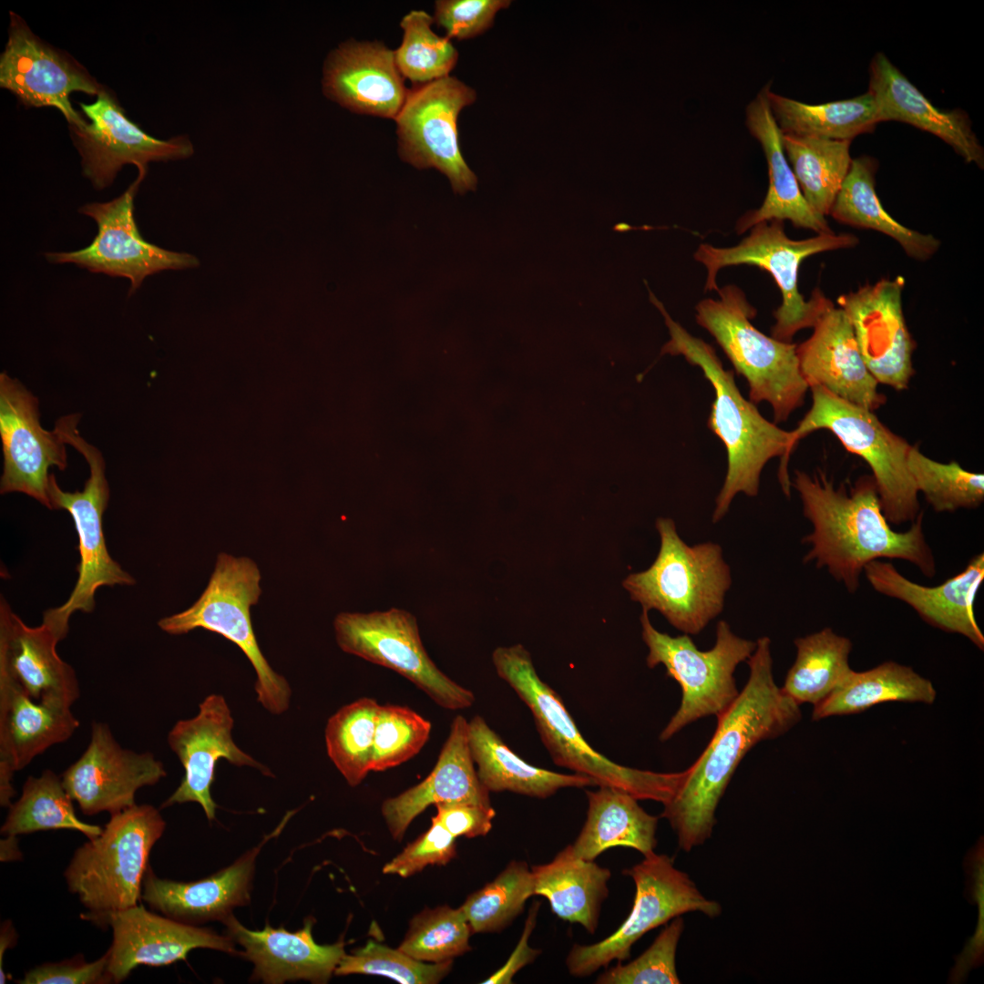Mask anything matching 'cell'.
<instances>
[{
	"label": "cell",
	"instance_id": "obj_31",
	"mask_svg": "<svg viewBox=\"0 0 984 984\" xmlns=\"http://www.w3.org/2000/svg\"><path fill=\"white\" fill-rule=\"evenodd\" d=\"M222 921L229 937L243 947L242 956L254 964L253 979L265 983L296 979L325 983L345 955L342 940L333 945L314 942L312 918L293 933L269 925L250 930L231 915Z\"/></svg>",
	"mask_w": 984,
	"mask_h": 984
},
{
	"label": "cell",
	"instance_id": "obj_37",
	"mask_svg": "<svg viewBox=\"0 0 984 984\" xmlns=\"http://www.w3.org/2000/svg\"><path fill=\"white\" fill-rule=\"evenodd\" d=\"M877 167L872 157L854 159L829 215L843 224L882 232L897 241L911 258L928 260L937 252L939 241L905 227L887 212L875 189Z\"/></svg>",
	"mask_w": 984,
	"mask_h": 984
},
{
	"label": "cell",
	"instance_id": "obj_53",
	"mask_svg": "<svg viewBox=\"0 0 984 984\" xmlns=\"http://www.w3.org/2000/svg\"><path fill=\"white\" fill-rule=\"evenodd\" d=\"M108 955L87 962L73 958L56 963H45L27 971L19 984H104L112 983L108 973Z\"/></svg>",
	"mask_w": 984,
	"mask_h": 984
},
{
	"label": "cell",
	"instance_id": "obj_48",
	"mask_svg": "<svg viewBox=\"0 0 984 984\" xmlns=\"http://www.w3.org/2000/svg\"><path fill=\"white\" fill-rule=\"evenodd\" d=\"M452 960L428 963L417 960L399 948L369 940L363 948L345 954L336 975L367 974L390 978L402 984H436L451 970Z\"/></svg>",
	"mask_w": 984,
	"mask_h": 984
},
{
	"label": "cell",
	"instance_id": "obj_1",
	"mask_svg": "<svg viewBox=\"0 0 984 984\" xmlns=\"http://www.w3.org/2000/svg\"><path fill=\"white\" fill-rule=\"evenodd\" d=\"M747 663L749 678L732 705L717 718V727L673 797L663 805L667 819L685 852L703 844L715 825V811L736 768L758 743L777 738L802 717L800 705L773 675L771 641L764 636Z\"/></svg>",
	"mask_w": 984,
	"mask_h": 984
},
{
	"label": "cell",
	"instance_id": "obj_17",
	"mask_svg": "<svg viewBox=\"0 0 984 984\" xmlns=\"http://www.w3.org/2000/svg\"><path fill=\"white\" fill-rule=\"evenodd\" d=\"M0 86L26 107L58 109L69 128H77L87 121L73 108L71 94L97 96L105 89L70 56L37 37L14 12L0 56Z\"/></svg>",
	"mask_w": 984,
	"mask_h": 984
},
{
	"label": "cell",
	"instance_id": "obj_30",
	"mask_svg": "<svg viewBox=\"0 0 984 984\" xmlns=\"http://www.w3.org/2000/svg\"><path fill=\"white\" fill-rule=\"evenodd\" d=\"M867 91L875 99L878 122L900 121L929 132L949 145L967 163L983 169L984 149L968 114L935 107L881 52L871 60Z\"/></svg>",
	"mask_w": 984,
	"mask_h": 984
},
{
	"label": "cell",
	"instance_id": "obj_50",
	"mask_svg": "<svg viewBox=\"0 0 984 984\" xmlns=\"http://www.w3.org/2000/svg\"><path fill=\"white\" fill-rule=\"evenodd\" d=\"M684 923L677 917L639 958L626 965L618 964L602 973L600 984H678L676 950Z\"/></svg>",
	"mask_w": 984,
	"mask_h": 984
},
{
	"label": "cell",
	"instance_id": "obj_18",
	"mask_svg": "<svg viewBox=\"0 0 984 984\" xmlns=\"http://www.w3.org/2000/svg\"><path fill=\"white\" fill-rule=\"evenodd\" d=\"M39 401L17 379L0 374L1 494L21 492L52 509L49 468L67 466L66 444L39 421Z\"/></svg>",
	"mask_w": 984,
	"mask_h": 984
},
{
	"label": "cell",
	"instance_id": "obj_15",
	"mask_svg": "<svg viewBox=\"0 0 984 984\" xmlns=\"http://www.w3.org/2000/svg\"><path fill=\"white\" fill-rule=\"evenodd\" d=\"M476 91L455 77L415 86L395 117L401 159L417 169L445 174L455 193L475 190L477 178L459 147L457 118L476 101Z\"/></svg>",
	"mask_w": 984,
	"mask_h": 984
},
{
	"label": "cell",
	"instance_id": "obj_56",
	"mask_svg": "<svg viewBox=\"0 0 984 984\" xmlns=\"http://www.w3.org/2000/svg\"><path fill=\"white\" fill-rule=\"evenodd\" d=\"M17 934L11 921L6 920L1 926L0 932V983L6 981L5 973L3 970V958L5 951L15 945Z\"/></svg>",
	"mask_w": 984,
	"mask_h": 984
},
{
	"label": "cell",
	"instance_id": "obj_52",
	"mask_svg": "<svg viewBox=\"0 0 984 984\" xmlns=\"http://www.w3.org/2000/svg\"><path fill=\"white\" fill-rule=\"evenodd\" d=\"M455 838L432 817L431 826L386 863L383 873L408 877L427 866L446 865L456 856Z\"/></svg>",
	"mask_w": 984,
	"mask_h": 984
},
{
	"label": "cell",
	"instance_id": "obj_4",
	"mask_svg": "<svg viewBox=\"0 0 984 984\" xmlns=\"http://www.w3.org/2000/svg\"><path fill=\"white\" fill-rule=\"evenodd\" d=\"M492 661L497 675L531 712L540 739L556 764L590 777L598 786L620 789L638 800L664 805L676 794L686 770L657 773L631 768L596 751L580 733L561 697L538 676L529 652L521 644L497 648Z\"/></svg>",
	"mask_w": 984,
	"mask_h": 984
},
{
	"label": "cell",
	"instance_id": "obj_22",
	"mask_svg": "<svg viewBox=\"0 0 984 984\" xmlns=\"http://www.w3.org/2000/svg\"><path fill=\"white\" fill-rule=\"evenodd\" d=\"M233 718L225 699L219 694L207 696L199 706V712L190 719L175 723L168 735L170 749L179 759L184 777L174 793L162 804L198 803L207 818H215L216 804L210 794L215 768L220 759L238 766H251L264 775L271 771L241 751L233 742Z\"/></svg>",
	"mask_w": 984,
	"mask_h": 984
},
{
	"label": "cell",
	"instance_id": "obj_27",
	"mask_svg": "<svg viewBox=\"0 0 984 984\" xmlns=\"http://www.w3.org/2000/svg\"><path fill=\"white\" fill-rule=\"evenodd\" d=\"M813 328V334L796 344L800 371L809 388L820 385L871 411L884 405L887 398L862 358L846 313L833 306Z\"/></svg>",
	"mask_w": 984,
	"mask_h": 984
},
{
	"label": "cell",
	"instance_id": "obj_9",
	"mask_svg": "<svg viewBox=\"0 0 984 984\" xmlns=\"http://www.w3.org/2000/svg\"><path fill=\"white\" fill-rule=\"evenodd\" d=\"M80 416L79 414L61 416L54 429L65 444L75 447L87 462L89 477L84 489L75 492L62 490L54 474L50 475L48 484L52 509H65L70 514L78 538L80 560L77 566L76 585L64 604L47 610L43 615V620L66 636L69 630V619L75 611H93L95 593L98 588L136 583V579L108 551L102 526L103 514L109 499L106 464L101 452L80 436L77 430Z\"/></svg>",
	"mask_w": 984,
	"mask_h": 984
},
{
	"label": "cell",
	"instance_id": "obj_24",
	"mask_svg": "<svg viewBox=\"0 0 984 984\" xmlns=\"http://www.w3.org/2000/svg\"><path fill=\"white\" fill-rule=\"evenodd\" d=\"M65 637L46 621L29 627L5 599L0 603V672L18 682L35 701L71 708L78 699L74 669L56 652Z\"/></svg>",
	"mask_w": 984,
	"mask_h": 984
},
{
	"label": "cell",
	"instance_id": "obj_3",
	"mask_svg": "<svg viewBox=\"0 0 984 984\" xmlns=\"http://www.w3.org/2000/svg\"><path fill=\"white\" fill-rule=\"evenodd\" d=\"M650 300L663 316L670 340L661 355H682L701 368L714 390V400L708 418V427L722 440L727 452V472L716 497L712 523L721 520L738 493L748 497L758 494L760 477L766 463L781 458L778 479L786 497L792 482L788 474L791 456V432L766 420L737 387L734 373L726 370L712 345L691 334L674 321L663 304L649 291Z\"/></svg>",
	"mask_w": 984,
	"mask_h": 984
},
{
	"label": "cell",
	"instance_id": "obj_54",
	"mask_svg": "<svg viewBox=\"0 0 984 984\" xmlns=\"http://www.w3.org/2000/svg\"><path fill=\"white\" fill-rule=\"evenodd\" d=\"M436 814L433 817L441 824L454 837L473 838L488 834L492 828V820L496 811L491 806L467 803H446L435 805Z\"/></svg>",
	"mask_w": 984,
	"mask_h": 984
},
{
	"label": "cell",
	"instance_id": "obj_46",
	"mask_svg": "<svg viewBox=\"0 0 984 984\" xmlns=\"http://www.w3.org/2000/svg\"><path fill=\"white\" fill-rule=\"evenodd\" d=\"M907 467L917 492L937 512L975 508L984 500V475L965 470L956 461H935L911 446Z\"/></svg>",
	"mask_w": 984,
	"mask_h": 984
},
{
	"label": "cell",
	"instance_id": "obj_35",
	"mask_svg": "<svg viewBox=\"0 0 984 984\" xmlns=\"http://www.w3.org/2000/svg\"><path fill=\"white\" fill-rule=\"evenodd\" d=\"M586 794L587 818L570 845L575 856L594 860L614 846L630 847L644 856L654 852L658 817L648 814L637 798L610 786H599Z\"/></svg>",
	"mask_w": 984,
	"mask_h": 984
},
{
	"label": "cell",
	"instance_id": "obj_25",
	"mask_svg": "<svg viewBox=\"0 0 984 984\" xmlns=\"http://www.w3.org/2000/svg\"><path fill=\"white\" fill-rule=\"evenodd\" d=\"M871 587L877 592L899 600L931 626L968 638L979 650L984 635L977 622L974 605L984 579V554L974 556L962 571L936 587L913 582L895 566L880 559L864 568Z\"/></svg>",
	"mask_w": 984,
	"mask_h": 984
},
{
	"label": "cell",
	"instance_id": "obj_40",
	"mask_svg": "<svg viewBox=\"0 0 984 984\" xmlns=\"http://www.w3.org/2000/svg\"><path fill=\"white\" fill-rule=\"evenodd\" d=\"M796 657L781 689L798 705H816L836 690L848 673L852 642L831 628L794 640Z\"/></svg>",
	"mask_w": 984,
	"mask_h": 984
},
{
	"label": "cell",
	"instance_id": "obj_32",
	"mask_svg": "<svg viewBox=\"0 0 984 984\" xmlns=\"http://www.w3.org/2000/svg\"><path fill=\"white\" fill-rule=\"evenodd\" d=\"M765 85L745 109V124L761 145L768 169V190L762 205L747 211L737 220L735 231L742 234L753 226L770 220H790L794 226L817 234L834 232L825 217L806 202L783 146V134L770 108Z\"/></svg>",
	"mask_w": 984,
	"mask_h": 984
},
{
	"label": "cell",
	"instance_id": "obj_36",
	"mask_svg": "<svg viewBox=\"0 0 984 984\" xmlns=\"http://www.w3.org/2000/svg\"><path fill=\"white\" fill-rule=\"evenodd\" d=\"M534 895L546 897L559 918L593 933L607 897L610 871L574 855L569 845L548 864L533 866Z\"/></svg>",
	"mask_w": 984,
	"mask_h": 984
},
{
	"label": "cell",
	"instance_id": "obj_21",
	"mask_svg": "<svg viewBox=\"0 0 984 984\" xmlns=\"http://www.w3.org/2000/svg\"><path fill=\"white\" fill-rule=\"evenodd\" d=\"M905 280L884 279L842 294L839 308L846 314L862 358L878 384L906 389L914 374L916 343L902 309Z\"/></svg>",
	"mask_w": 984,
	"mask_h": 984
},
{
	"label": "cell",
	"instance_id": "obj_23",
	"mask_svg": "<svg viewBox=\"0 0 984 984\" xmlns=\"http://www.w3.org/2000/svg\"><path fill=\"white\" fill-rule=\"evenodd\" d=\"M103 926L112 929L107 953L113 983L125 980L138 966L161 967L186 959L198 948L235 953L230 937L155 914L142 904L111 914Z\"/></svg>",
	"mask_w": 984,
	"mask_h": 984
},
{
	"label": "cell",
	"instance_id": "obj_13",
	"mask_svg": "<svg viewBox=\"0 0 984 984\" xmlns=\"http://www.w3.org/2000/svg\"><path fill=\"white\" fill-rule=\"evenodd\" d=\"M624 874L633 879L636 887L628 917L601 941L572 947L567 958L571 975L586 977L613 960L630 958L631 947L643 935L684 913L698 911L715 917L722 912L720 904L706 898L667 855L653 852Z\"/></svg>",
	"mask_w": 984,
	"mask_h": 984
},
{
	"label": "cell",
	"instance_id": "obj_6",
	"mask_svg": "<svg viewBox=\"0 0 984 984\" xmlns=\"http://www.w3.org/2000/svg\"><path fill=\"white\" fill-rule=\"evenodd\" d=\"M661 547L647 569L622 582L642 610H658L671 625L688 635L699 634L724 606L732 585L731 569L720 545H687L671 518H659Z\"/></svg>",
	"mask_w": 984,
	"mask_h": 984
},
{
	"label": "cell",
	"instance_id": "obj_57",
	"mask_svg": "<svg viewBox=\"0 0 984 984\" xmlns=\"http://www.w3.org/2000/svg\"><path fill=\"white\" fill-rule=\"evenodd\" d=\"M0 849L1 861H13L22 857L16 838L5 837V839H1Z\"/></svg>",
	"mask_w": 984,
	"mask_h": 984
},
{
	"label": "cell",
	"instance_id": "obj_55",
	"mask_svg": "<svg viewBox=\"0 0 984 984\" xmlns=\"http://www.w3.org/2000/svg\"><path fill=\"white\" fill-rule=\"evenodd\" d=\"M540 904L535 902L529 909L523 933L507 961L497 971L483 981L484 984L511 983L514 975L523 967L532 962L540 950L529 947L528 938L537 921Z\"/></svg>",
	"mask_w": 984,
	"mask_h": 984
},
{
	"label": "cell",
	"instance_id": "obj_10",
	"mask_svg": "<svg viewBox=\"0 0 984 984\" xmlns=\"http://www.w3.org/2000/svg\"><path fill=\"white\" fill-rule=\"evenodd\" d=\"M648 612L642 610L640 618L647 665H663L682 690L681 704L659 736L665 742L699 719L718 718L732 705L740 692L734 671L753 653L756 641L737 636L725 620H720L713 647L701 651L688 634L671 637L656 630Z\"/></svg>",
	"mask_w": 984,
	"mask_h": 984
},
{
	"label": "cell",
	"instance_id": "obj_19",
	"mask_svg": "<svg viewBox=\"0 0 984 984\" xmlns=\"http://www.w3.org/2000/svg\"><path fill=\"white\" fill-rule=\"evenodd\" d=\"M97 97L91 104L79 103L89 122L80 128H70L83 174L96 189L109 186L124 165L147 169L149 161L185 159L193 153L185 137L160 140L145 133L106 88Z\"/></svg>",
	"mask_w": 984,
	"mask_h": 984
},
{
	"label": "cell",
	"instance_id": "obj_34",
	"mask_svg": "<svg viewBox=\"0 0 984 984\" xmlns=\"http://www.w3.org/2000/svg\"><path fill=\"white\" fill-rule=\"evenodd\" d=\"M468 736L477 776L489 792L509 791L544 799L562 788L596 785L586 775L560 774L527 763L479 715L468 722Z\"/></svg>",
	"mask_w": 984,
	"mask_h": 984
},
{
	"label": "cell",
	"instance_id": "obj_42",
	"mask_svg": "<svg viewBox=\"0 0 984 984\" xmlns=\"http://www.w3.org/2000/svg\"><path fill=\"white\" fill-rule=\"evenodd\" d=\"M1 826L5 837L16 838L37 831L69 829L88 839L98 836L103 828L81 821L76 815L73 800L65 789L61 776L45 770L40 776H28L22 794L9 805Z\"/></svg>",
	"mask_w": 984,
	"mask_h": 984
},
{
	"label": "cell",
	"instance_id": "obj_43",
	"mask_svg": "<svg viewBox=\"0 0 984 984\" xmlns=\"http://www.w3.org/2000/svg\"><path fill=\"white\" fill-rule=\"evenodd\" d=\"M379 706L372 698H361L340 708L327 722V754L351 786L372 771Z\"/></svg>",
	"mask_w": 984,
	"mask_h": 984
},
{
	"label": "cell",
	"instance_id": "obj_29",
	"mask_svg": "<svg viewBox=\"0 0 984 984\" xmlns=\"http://www.w3.org/2000/svg\"><path fill=\"white\" fill-rule=\"evenodd\" d=\"M467 803L491 806L489 791L480 782L473 761L468 722L457 715L429 775L400 794L387 798L382 815L395 840H401L411 822L429 805Z\"/></svg>",
	"mask_w": 984,
	"mask_h": 984
},
{
	"label": "cell",
	"instance_id": "obj_33",
	"mask_svg": "<svg viewBox=\"0 0 984 984\" xmlns=\"http://www.w3.org/2000/svg\"><path fill=\"white\" fill-rule=\"evenodd\" d=\"M262 845L229 867L194 882L159 878L149 867L141 900L164 916L187 924L223 920L233 907L250 900L254 860Z\"/></svg>",
	"mask_w": 984,
	"mask_h": 984
},
{
	"label": "cell",
	"instance_id": "obj_12",
	"mask_svg": "<svg viewBox=\"0 0 984 984\" xmlns=\"http://www.w3.org/2000/svg\"><path fill=\"white\" fill-rule=\"evenodd\" d=\"M810 389L811 408L790 431L791 451L813 431L832 432L848 452L861 456L871 468L887 522H913L920 507L918 492L907 467L911 445L887 428L873 411L847 402L820 385Z\"/></svg>",
	"mask_w": 984,
	"mask_h": 984
},
{
	"label": "cell",
	"instance_id": "obj_44",
	"mask_svg": "<svg viewBox=\"0 0 984 984\" xmlns=\"http://www.w3.org/2000/svg\"><path fill=\"white\" fill-rule=\"evenodd\" d=\"M534 896V878L524 861H512L491 882L470 894L460 907L472 933L505 928Z\"/></svg>",
	"mask_w": 984,
	"mask_h": 984
},
{
	"label": "cell",
	"instance_id": "obj_28",
	"mask_svg": "<svg viewBox=\"0 0 984 984\" xmlns=\"http://www.w3.org/2000/svg\"><path fill=\"white\" fill-rule=\"evenodd\" d=\"M404 79L395 50L351 40L329 56L323 83L326 96L351 111L395 119L408 94Z\"/></svg>",
	"mask_w": 984,
	"mask_h": 984
},
{
	"label": "cell",
	"instance_id": "obj_20",
	"mask_svg": "<svg viewBox=\"0 0 984 984\" xmlns=\"http://www.w3.org/2000/svg\"><path fill=\"white\" fill-rule=\"evenodd\" d=\"M166 774L153 753L123 748L107 723L93 722L86 750L61 779L84 815H111L135 805L138 790L156 784Z\"/></svg>",
	"mask_w": 984,
	"mask_h": 984
},
{
	"label": "cell",
	"instance_id": "obj_14",
	"mask_svg": "<svg viewBox=\"0 0 984 984\" xmlns=\"http://www.w3.org/2000/svg\"><path fill=\"white\" fill-rule=\"evenodd\" d=\"M335 638L345 652L401 674L447 710L466 709L474 693L440 671L427 654L415 618L401 609L369 613L341 612Z\"/></svg>",
	"mask_w": 984,
	"mask_h": 984
},
{
	"label": "cell",
	"instance_id": "obj_45",
	"mask_svg": "<svg viewBox=\"0 0 984 984\" xmlns=\"http://www.w3.org/2000/svg\"><path fill=\"white\" fill-rule=\"evenodd\" d=\"M433 24V16L423 10L410 11L400 22L404 36L395 59L403 77L415 86L449 76L458 59L450 39L437 36Z\"/></svg>",
	"mask_w": 984,
	"mask_h": 984
},
{
	"label": "cell",
	"instance_id": "obj_49",
	"mask_svg": "<svg viewBox=\"0 0 984 984\" xmlns=\"http://www.w3.org/2000/svg\"><path fill=\"white\" fill-rule=\"evenodd\" d=\"M431 723L399 705H380L374 740L372 771L395 767L416 755L429 739Z\"/></svg>",
	"mask_w": 984,
	"mask_h": 984
},
{
	"label": "cell",
	"instance_id": "obj_38",
	"mask_svg": "<svg viewBox=\"0 0 984 984\" xmlns=\"http://www.w3.org/2000/svg\"><path fill=\"white\" fill-rule=\"evenodd\" d=\"M936 696L932 682L911 667L886 661L865 671L852 670L836 690L814 706L812 719L858 713L888 702L931 704Z\"/></svg>",
	"mask_w": 984,
	"mask_h": 984
},
{
	"label": "cell",
	"instance_id": "obj_5",
	"mask_svg": "<svg viewBox=\"0 0 984 984\" xmlns=\"http://www.w3.org/2000/svg\"><path fill=\"white\" fill-rule=\"evenodd\" d=\"M165 827L157 808L136 804L111 815L98 836L76 849L64 876L87 909L83 919L103 926L111 914L138 904L150 851Z\"/></svg>",
	"mask_w": 984,
	"mask_h": 984
},
{
	"label": "cell",
	"instance_id": "obj_8",
	"mask_svg": "<svg viewBox=\"0 0 984 984\" xmlns=\"http://www.w3.org/2000/svg\"><path fill=\"white\" fill-rule=\"evenodd\" d=\"M857 242V237L853 234L835 232L793 240L786 235L784 221L770 220L753 226L749 234L734 246L702 243L693 258L706 269L704 292L718 291L717 274L723 268L745 264L769 272L782 295V302L774 312L775 323L771 336L790 343L798 331L813 328L822 314L834 306L819 289L814 290L808 300L800 293L798 272L802 261L811 255L853 247Z\"/></svg>",
	"mask_w": 984,
	"mask_h": 984
},
{
	"label": "cell",
	"instance_id": "obj_47",
	"mask_svg": "<svg viewBox=\"0 0 984 984\" xmlns=\"http://www.w3.org/2000/svg\"><path fill=\"white\" fill-rule=\"evenodd\" d=\"M471 933L461 907L425 908L410 920L408 930L397 948L423 962H445L471 949Z\"/></svg>",
	"mask_w": 984,
	"mask_h": 984
},
{
	"label": "cell",
	"instance_id": "obj_11",
	"mask_svg": "<svg viewBox=\"0 0 984 984\" xmlns=\"http://www.w3.org/2000/svg\"><path fill=\"white\" fill-rule=\"evenodd\" d=\"M261 573L249 558L219 554L209 583L189 609L159 620V627L171 635L196 629L220 634L236 644L253 666L258 702L271 713L281 714L290 705L291 688L263 656L254 634L251 607L261 594Z\"/></svg>",
	"mask_w": 984,
	"mask_h": 984
},
{
	"label": "cell",
	"instance_id": "obj_26",
	"mask_svg": "<svg viewBox=\"0 0 984 984\" xmlns=\"http://www.w3.org/2000/svg\"><path fill=\"white\" fill-rule=\"evenodd\" d=\"M79 726L71 708L32 699L0 672V805L15 794L13 776L51 746L68 740Z\"/></svg>",
	"mask_w": 984,
	"mask_h": 984
},
{
	"label": "cell",
	"instance_id": "obj_2",
	"mask_svg": "<svg viewBox=\"0 0 984 984\" xmlns=\"http://www.w3.org/2000/svg\"><path fill=\"white\" fill-rule=\"evenodd\" d=\"M792 486L801 497L804 516L813 525V531L802 539L811 545L803 561L825 568L849 593L857 591L866 565L881 559L908 561L924 576H935V559L923 531V512L907 531L893 530L883 514L872 476L860 477L847 491L843 483L835 487L820 469L813 476L796 470Z\"/></svg>",
	"mask_w": 984,
	"mask_h": 984
},
{
	"label": "cell",
	"instance_id": "obj_7",
	"mask_svg": "<svg viewBox=\"0 0 984 984\" xmlns=\"http://www.w3.org/2000/svg\"><path fill=\"white\" fill-rule=\"evenodd\" d=\"M718 299L695 306L696 323L720 345L735 371L744 376L752 403L771 405L775 423L800 407L809 388L796 354V344L767 336L752 323L757 313L736 285L719 287Z\"/></svg>",
	"mask_w": 984,
	"mask_h": 984
},
{
	"label": "cell",
	"instance_id": "obj_39",
	"mask_svg": "<svg viewBox=\"0 0 984 984\" xmlns=\"http://www.w3.org/2000/svg\"><path fill=\"white\" fill-rule=\"evenodd\" d=\"M770 87L767 99L783 134L851 141L872 132L879 123L875 99L868 91L845 100L807 104L772 92Z\"/></svg>",
	"mask_w": 984,
	"mask_h": 984
},
{
	"label": "cell",
	"instance_id": "obj_51",
	"mask_svg": "<svg viewBox=\"0 0 984 984\" xmlns=\"http://www.w3.org/2000/svg\"><path fill=\"white\" fill-rule=\"evenodd\" d=\"M510 4L509 0H438L434 23L446 30L449 39H469L490 28L497 12Z\"/></svg>",
	"mask_w": 984,
	"mask_h": 984
},
{
	"label": "cell",
	"instance_id": "obj_41",
	"mask_svg": "<svg viewBox=\"0 0 984 984\" xmlns=\"http://www.w3.org/2000/svg\"><path fill=\"white\" fill-rule=\"evenodd\" d=\"M783 134V133H782ZM849 140L783 134L787 160L808 205L829 215L853 159Z\"/></svg>",
	"mask_w": 984,
	"mask_h": 984
},
{
	"label": "cell",
	"instance_id": "obj_16",
	"mask_svg": "<svg viewBox=\"0 0 984 984\" xmlns=\"http://www.w3.org/2000/svg\"><path fill=\"white\" fill-rule=\"evenodd\" d=\"M137 179L118 198L108 202H93L79 211L92 218L97 233L87 247L70 252H48L54 263H74L93 272L124 277L134 292L147 276L165 270H181L199 265L189 253L164 250L147 242L139 234L134 218V198L147 169H138Z\"/></svg>",
	"mask_w": 984,
	"mask_h": 984
}]
</instances>
